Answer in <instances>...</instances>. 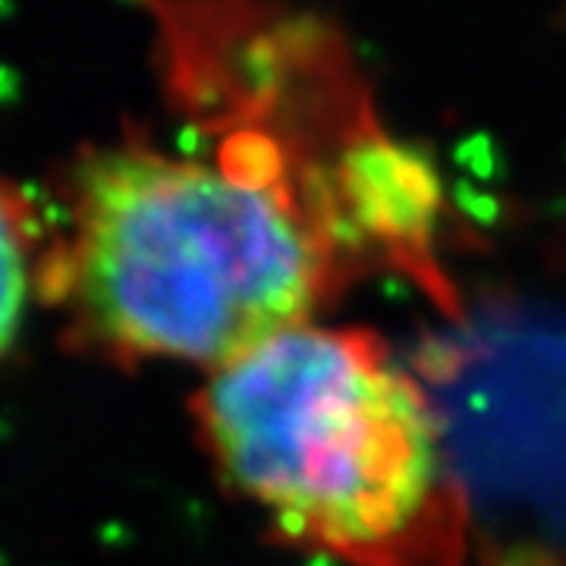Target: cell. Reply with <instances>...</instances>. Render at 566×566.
I'll return each instance as SVG.
<instances>
[{
	"label": "cell",
	"instance_id": "cell-1",
	"mask_svg": "<svg viewBox=\"0 0 566 566\" xmlns=\"http://www.w3.org/2000/svg\"><path fill=\"white\" fill-rule=\"evenodd\" d=\"M66 211L39 286L82 340L211 371L312 324L353 240L334 186L300 177L255 126L208 158L139 139L92 148L70 170Z\"/></svg>",
	"mask_w": 566,
	"mask_h": 566
},
{
	"label": "cell",
	"instance_id": "cell-2",
	"mask_svg": "<svg viewBox=\"0 0 566 566\" xmlns=\"http://www.w3.org/2000/svg\"><path fill=\"white\" fill-rule=\"evenodd\" d=\"M208 457L286 545L346 566H463L465 488L444 424L378 334L293 327L208 375Z\"/></svg>",
	"mask_w": 566,
	"mask_h": 566
},
{
	"label": "cell",
	"instance_id": "cell-3",
	"mask_svg": "<svg viewBox=\"0 0 566 566\" xmlns=\"http://www.w3.org/2000/svg\"><path fill=\"white\" fill-rule=\"evenodd\" d=\"M39 214L32 202L0 182V356L10 349L32 281L39 286Z\"/></svg>",
	"mask_w": 566,
	"mask_h": 566
}]
</instances>
